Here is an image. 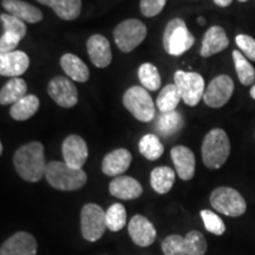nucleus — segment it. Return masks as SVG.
Masks as SVG:
<instances>
[{
    "instance_id": "nucleus-1",
    "label": "nucleus",
    "mask_w": 255,
    "mask_h": 255,
    "mask_svg": "<svg viewBox=\"0 0 255 255\" xmlns=\"http://www.w3.org/2000/svg\"><path fill=\"white\" fill-rule=\"evenodd\" d=\"M45 156L40 142L21 145L13 156V165L19 176L27 182H38L45 176Z\"/></svg>"
},
{
    "instance_id": "nucleus-2",
    "label": "nucleus",
    "mask_w": 255,
    "mask_h": 255,
    "mask_svg": "<svg viewBox=\"0 0 255 255\" xmlns=\"http://www.w3.org/2000/svg\"><path fill=\"white\" fill-rule=\"evenodd\" d=\"M45 178L51 187L62 191L81 189L88 181L87 173L83 169L70 167L64 161H52L47 163Z\"/></svg>"
},
{
    "instance_id": "nucleus-3",
    "label": "nucleus",
    "mask_w": 255,
    "mask_h": 255,
    "mask_svg": "<svg viewBox=\"0 0 255 255\" xmlns=\"http://www.w3.org/2000/svg\"><path fill=\"white\" fill-rule=\"evenodd\" d=\"M231 154V143L225 130L215 129L207 133L202 142L203 163L209 169H219L226 163Z\"/></svg>"
},
{
    "instance_id": "nucleus-4",
    "label": "nucleus",
    "mask_w": 255,
    "mask_h": 255,
    "mask_svg": "<svg viewBox=\"0 0 255 255\" xmlns=\"http://www.w3.org/2000/svg\"><path fill=\"white\" fill-rule=\"evenodd\" d=\"M195 43V38L188 30L186 21L174 18L165 25L163 33V47L170 56H181Z\"/></svg>"
},
{
    "instance_id": "nucleus-5",
    "label": "nucleus",
    "mask_w": 255,
    "mask_h": 255,
    "mask_svg": "<svg viewBox=\"0 0 255 255\" xmlns=\"http://www.w3.org/2000/svg\"><path fill=\"white\" fill-rule=\"evenodd\" d=\"M161 246L164 255H205L207 252L206 239L197 231L189 232L186 238L178 234L169 235Z\"/></svg>"
},
{
    "instance_id": "nucleus-6",
    "label": "nucleus",
    "mask_w": 255,
    "mask_h": 255,
    "mask_svg": "<svg viewBox=\"0 0 255 255\" xmlns=\"http://www.w3.org/2000/svg\"><path fill=\"white\" fill-rule=\"evenodd\" d=\"M126 109L139 122H150L155 116V104L150 94L143 87H131L124 92Z\"/></svg>"
},
{
    "instance_id": "nucleus-7",
    "label": "nucleus",
    "mask_w": 255,
    "mask_h": 255,
    "mask_svg": "<svg viewBox=\"0 0 255 255\" xmlns=\"http://www.w3.org/2000/svg\"><path fill=\"white\" fill-rule=\"evenodd\" d=\"M210 205L223 215L238 218L246 213V201L238 190L229 187H219L210 194Z\"/></svg>"
},
{
    "instance_id": "nucleus-8",
    "label": "nucleus",
    "mask_w": 255,
    "mask_h": 255,
    "mask_svg": "<svg viewBox=\"0 0 255 255\" xmlns=\"http://www.w3.org/2000/svg\"><path fill=\"white\" fill-rule=\"evenodd\" d=\"M146 26L138 19H127L115 27L114 39L122 52H131L146 37Z\"/></svg>"
},
{
    "instance_id": "nucleus-9",
    "label": "nucleus",
    "mask_w": 255,
    "mask_h": 255,
    "mask_svg": "<svg viewBox=\"0 0 255 255\" xmlns=\"http://www.w3.org/2000/svg\"><path fill=\"white\" fill-rule=\"evenodd\" d=\"M174 81L184 103L189 107H195L200 103L206 91L205 79L200 73L178 70L175 72Z\"/></svg>"
},
{
    "instance_id": "nucleus-10",
    "label": "nucleus",
    "mask_w": 255,
    "mask_h": 255,
    "mask_svg": "<svg viewBox=\"0 0 255 255\" xmlns=\"http://www.w3.org/2000/svg\"><path fill=\"white\" fill-rule=\"evenodd\" d=\"M107 226L105 212L96 203H87L81 212V229L83 238L95 242L103 237Z\"/></svg>"
},
{
    "instance_id": "nucleus-11",
    "label": "nucleus",
    "mask_w": 255,
    "mask_h": 255,
    "mask_svg": "<svg viewBox=\"0 0 255 255\" xmlns=\"http://www.w3.org/2000/svg\"><path fill=\"white\" fill-rule=\"evenodd\" d=\"M2 25V33L0 37V55L15 51L24 37L26 36V25L23 20L8 13L0 14Z\"/></svg>"
},
{
    "instance_id": "nucleus-12",
    "label": "nucleus",
    "mask_w": 255,
    "mask_h": 255,
    "mask_svg": "<svg viewBox=\"0 0 255 255\" xmlns=\"http://www.w3.org/2000/svg\"><path fill=\"white\" fill-rule=\"evenodd\" d=\"M234 92V82L227 75L216 76L207 87L203 101L209 108H221L228 103Z\"/></svg>"
},
{
    "instance_id": "nucleus-13",
    "label": "nucleus",
    "mask_w": 255,
    "mask_h": 255,
    "mask_svg": "<svg viewBox=\"0 0 255 255\" xmlns=\"http://www.w3.org/2000/svg\"><path fill=\"white\" fill-rule=\"evenodd\" d=\"M47 94L56 104L65 109L75 107L78 102V91L76 85L71 79L62 76L51 79L47 87Z\"/></svg>"
},
{
    "instance_id": "nucleus-14",
    "label": "nucleus",
    "mask_w": 255,
    "mask_h": 255,
    "mask_svg": "<svg viewBox=\"0 0 255 255\" xmlns=\"http://www.w3.org/2000/svg\"><path fill=\"white\" fill-rule=\"evenodd\" d=\"M62 152L64 162L75 169H82L89 156L87 142L78 135H70L64 139Z\"/></svg>"
},
{
    "instance_id": "nucleus-15",
    "label": "nucleus",
    "mask_w": 255,
    "mask_h": 255,
    "mask_svg": "<svg viewBox=\"0 0 255 255\" xmlns=\"http://www.w3.org/2000/svg\"><path fill=\"white\" fill-rule=\"evenodd\" d=\"M37 251V241L33 235L26 232H18L1 245L0 255H36Z\"/></svg>"
},
{
    "instance_id": "nucleus-16",
    "label": "nucleus",
    "mask_w": 255,
    "mask_h": 255,
    "mask_svg": "<svg viewBox=\"0 0 255 255\" xmlns=\"http://www.w3.org/2000/svg\"><path fill=\"white\" fill-rule=\"evenodd\" d=\"M129 235L133 244L139 247H148L156 240V229L154 225L145 216L135 215L128 226Z\"/></svg>"
},
{
    "instance_id": "nucleus-17",
    "label": "nucleus",
    "mask_w": 255,
    "mask_h": 255,
    "mask_svg": "<svg viewBox=\"0 0 255 255\" xmlns=\"http://www.w3.org/2000/svg\"><path fill=\"white\" fill-rule=\"evenodd\" d=\"M30 66V58L23 51L0 55V75L5 77H19L27 71Z\"/></svg>"
},
{
    "instance_id": "nucleus-18",
    "label": "nucleus",
    "mask_w": 255,
    "mask_h": 255,
    "mask_svg": "<svg viewBox=\"0 0 255 255\" xmlns=\"http://www.w3.org/2000/svg\"><path fill=\"white\" fill-rule=\"evenodd\" d=\"M171 159L176 169L178 177L183 181H189L195 174V155L188 146L176 145L170 151Z\"/></svg>"
},
{
    "instance_id": "nucleus-19",
    "label": "nucleus",
    "mask_w": 255,
    "mask_h": 255,
    "mask_svg": "<svg viewBox=\"0 0 255 255\" xmlns=\"http://www.w3.org/2000/svg\"><path fill=\"white\" fill-rule=\"evenodd\" d=\"M87 49L89 57L96 68H107L113 60L109 40L102 34H94L88 39Z\"/></svg>"
},
{
    "instance_id": "nucleus-20",
    "label": "nucleus",
    "mask_w": 255,
    "mask_h": 255,
    "mask_svg": "<svg viewBox=\"0 0 255 255\" xmlns=\"http://www.w3.org/2000/svg\"><path fill=\"white\" fill-rule=\"evenodd\" d=\"M131 152L124 148L116 149L104 156L102 161V171L107 176H120L126 173L131 164Z\"/></svg>"
},
{
    "instance_id": "nucleus-21",
    "label": "nucleus",
    "mask_w": 255,
    "mask_h": 255,
    "mask_svg": "<svg viewBox=\"0 0 255 255\" xmlns=\"http://www.w3.org/2000/svg\"><path fill=\"white\" fill-rule=\"evenodd\" d=\"M1 6L8 14L20 19L24 23L36 24L43 20L40 9L24 0H1Z\"/></svg>"
},
{
    "instance_id": "nucleus-22",
    "label": "nucleus",
    "mask_w": 255,
    "mask_h": 255,
    "mask_svg": "<svg viewBox=\"0 0 255 255\" xmlns=\"http://www.w3.org/2000/svg\"><path fill=\"white\" fill-rule=\"evenodd\" d=\"M110 194L121 200H135L143 193L141 183L131 176H117L109 184Z\"/></svg>"
},
{
    "instance_id": "nucleus-23",
    "label": "nucleus",
    "mask_w": 255,
    "mask_h": 255,
    "mask_svg": "<svg viewBox=\"0 0 255 255\" xmlns=\"http://www.w3.org/2000/svg\"><path fill=\"white\" fill-rule=\"evenodd\" d=\"M229 45V39L226 31L221 26H212L205 33L201 46V56L212 57L226 50Z\"/></svg>"
},
{
    "instance_id": "nucleus-24",
    "label": "nucleus",
    "mask_w": 255,
    "mask_h": 255,
    "mask_svg": "<svg viewBox=\"0 0 255 255\" xmlns=\"http://www.w3.org/2000/svg\"><path fill=\"white\" fill-rule=\"evenodd\" d=\"M60 66L70 79L75 82L85 83L90 77L87 64L73 53H65L60 58Z\"/></svg>"
},
{
    "instance_id": "nucleus-25",
    "label": "nucleus",
    "mask_w": 255,
    "mask_h": 255,
    "mask_svg": "<svg viewBox=\"0 0 255 255\" xmlns=\"http://www.w3.org/2000/svg\"><path fill=\"white\" fill-rule=\"evenodd\" d=\"M40 4L49 6L63 20H75L82 11V0H37Z\"/></svg>"
},
{
    "instance_id": "nucleus-26",
    "label": "nucleus",
    "mask_w": 255,
    "mask_h": 255,
    "mask_svg": "<svg viewBox=\"0 0 255 255\" xmlns=\"http://www.w3.org/2000/svg\"><path fill=\"white\" fill-rule=\"evenodd\" d=\"M27 92V84L24 79L14 77L6 83L0 91V104L1 105H13L24 98Z\"/></svg>"
},
{
    "instance_id": "nucleus-27",
    "label": "nucleus",
    "mask_w": 255,
    "mask_h": 255,
    "mask_svg": "<svg viewBox=\"0 0 255 255\" xmlns=\"http://www.w3.org/2000/svg\"><path fill=\"white\" fill-rule=\"evenodd\" d=\"M39 105L40 102L37 96L26 95L24 98H21L20 101L12 105L9 115L14 121L23 122V121H27L33 115H36L38 109H39Z\"/></svg>"
},
{
    "instance_id": "nucleus-28",
    "label": "nucleus",
    "mask_w": 255,
    "mask_h": 255,
    "mask_svg": "<svg viewBox=\"0 0 255 255\" xmlns=\"http://www.w3.org/2000/svg\"><path fill=\"white\" fill-rule=\"evenodd\" d=\"M175 183V171L170 167H157L150 174L151 188L158 194H167Z\"/></svg>"
},
{
    "instance_id": "nucleus-29",
    "label": "nucleus",
    "mask_w": 255,
    "mask_h": 255,
    "mask_svg": "<svg viewBox=\"0 0 255 255\" xmlns=\"http://www.w3.org/2000/svg\"><path fill=\"white\" fill-rule=\"evenodd\" d=\"M181 101H182V97H181L176 85L168 84L159 92L157 100H156V105L162 114L173 113Z\"/></svg>"
},
{
    "instance_id": "nucleus-30",
    "label": "nucleus",
    "mask_w": 255,
    "mask_h": 255,
    "mask_svg": "<svg viewBox=\"0 0 255 255\" xmlns=\"http://www.w3.org/2000/svg\"><path fill=\"white\" fill-rule=\"evenodd\" d=\"M138 150L149 161H156L163 155L164 146L154 133H146L139 139Z\"/></svg>"
},
{
    "instance_id": "nucleus-31",
    "label": "nucleus",
    "mask_w": 255,
    "mask_h": 255,
    "mask_svg": "<svg viewBox=\"0 0 255 255\" xmlns=\"http://www.w3.org/2000/svg\"><path fill=\"white\" fill-rule=\"evenodd\" d=\"M233 60H234L235 70L239 81L242 85H251L255 81V69L253 65L248 62L241 51H233Z\"/></svg>"
},
{
    "instance_id": "nucleus-32",
    "label": "nucleus",
    "mask_w": 255,
    "mask_h": 255,
    "mask_svg": "<svg viewBox=\"0 0 255 255\" xmlns=\"http://www.w3.org/2000/svg\"><path fill=\"white\" fill-rule=\"evenodd\" d=\"M138 79L142 87L149 91H156L161 88V75L158 69L151 63H143L139 66Z\"/></svg>"
},
{
    "instance_id": "nucleus-33",
    "label": "nucleus",
    "mask_w": 255,
    "mask_h": 255,
    "mask_svg": "<svg viewBox=\"0 0 255 255\" xmlns=\"http://www.w3.org/2000/svg\"><path fill=\"white\" fill-rule=\"evenodd\" d=\"M183 127V119L177 111L162 114L157 122V130L161 135L170 136L180 131Z\"/></svg>"
},
{
    "instance_id": "nucleus-34",
    "label": "nucleus",
    "mask_w": 255,
    "mask_h": 255,
    "mask_svg": "<svg viewBox=\"0 0 255 255\" xmlns=\"http://www.w3.org/2000/svg\"><path fill=\"white\" fill-rule=\"evenodd\" d=\"M107 215V226L111 232H119L124 228L127 223V212L123 205L114 203L105 212Z\"/></svg>"
},
{
    "instance_id": "nucleus-35",
    "label": "nucleus",
    "mask_w": 255,
    "mask_h": 255,
    "mask_svg": "<svg viewBox=\"0 0 255 255\" xmlns=\"http://www.w3.org/2000/svg\"><path fill=\"white\" fill-rule=\"evenodd\" d=\"M201 218L205 222V227L209 233H213L215 235H222L226 231L225 222L222 219L213 213L212 210L203 209L201 210Z\"/></svg>"
},
{
    "instance_id": "nucleus-36",
    "label": "nucleus",
    "mask_w": 255,
    "mask_h": 255,
    "mask_svg": "<svg viewBox=\"0 0 255 255\" xmlns=\"http://www.w3.org/2000/svg\"><path fill=\"white\" fill-rule=\"evenodd\" d=\"M165 4H167V0H141L139 9L144 17L151 18L161 13Z\"/></svg>"
},
{
    "instance_id": "nucleus-37",
    "label": "nucleus",
    "mask_w": 255,
    "mask_h": 255,
    "mask_svg": "<svg viewBox=\"0 0 255 255\" xmlns=\"http://www.w3.org/2000/svg\"><path fill=\"white\" fill-rule=\"evenodd\" d=\"M235 43L239 46V49L247 59H251L252 62H255V39L247 34H239L235 38Z\"/></svg>"
},
{
    "instance_id": "nucleus-38",
    "label": "nucleus",
    "mask_w": 255,
    "mask_h": 255,
    "mask_svg": "<svg viewBox=\"0 0 255 255\" xmlns=\"http://www.w3.org/2000/svg\"><path fill=\"white\" fill-rule=\"evenodd\" d=\"M213 1L218 6H220V7H228L232 4L233 0H213Z\"/></svg>"
},
{
    "instance_id": "nucleus-39",
    "label": "nucleus",
    "mask_w": 255,
    "mask_h": 255,
    "mask_svg": "<svg viewBox=\"0 0 255 255\" xmlns=\"http://www.w3.org/2000/svg\"><path fill=\"white\" fill-rule=\"evenodd\" d=\"M251 96H252V98L255 101V84L251 89Z\"/></svg>"
},
{
    "instance_id": "nucleus-40",
    "label": "nucleus",
    "mask_w": 255,
    "mask_h": 255,
    "mask_svg": "<svg viewBox=\"0 0 255 255\" xmlns=\"http://www.w3.org/2000/svg\"><path fill=\"white\" fill-rule=\"evenodd\" d=\"M197 21H199V24L200 25H205V23H206V20H205V19H203V18H199V19H197Z\"/></svg>"
},
{
    "instance_id": "nucleus-41",
    "label": "nucleus",
    "mask_w": 255,
    "mask_h": 255,
    "mask_svg": "<svg viewBox=\"0 0 255 255\" xmlns=\"http://www.w3.org/2000/svg\"><path fill=\"white\" fill-rule=\"evenodd\" d=\"M4 151V146H2V143H0V154H2Z\"/></svg>"
},
{
    "instance_id": "nucleus-42",
    "label": "nucleus",
    "mask_w": 255,
    "mask_h": 255,
    "mask_svg": "<svg viewBox=\"0 0 255 255\" xmlns=\"http://www.w3.org/2000/svg\"><path fill=\"white\" fill-rule=\"evenodd\" d=\"M238 1H240V2H246V1H248V0H238Z\"/></svg>"
}]
</instances>
